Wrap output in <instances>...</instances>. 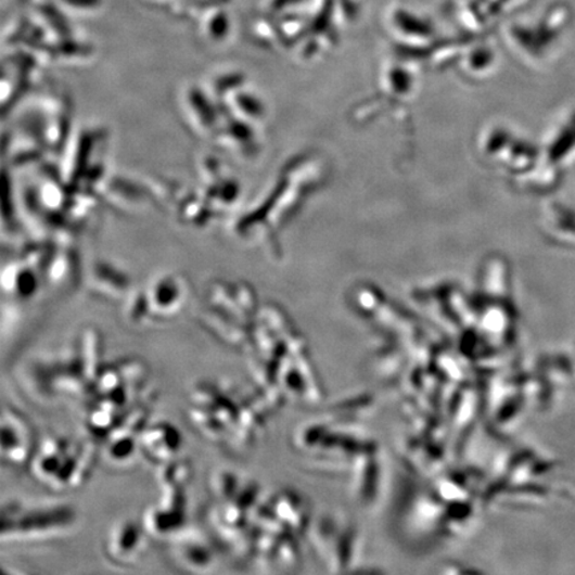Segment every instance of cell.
<instances>
[{
  "instance_id": "277c9868",
  "label": "cell",
  "mask_w": 575,
  "mask_h": 575,
  "mask_svg": "<svg viewBox=\"0 0 575 575\" xmlns=\"http://www.w3.org/2000/svg\"><path fill=\"white\" fill-rule=\"evenodd\" d=\"M76 522L75 510L66 503L11 501L3 504L2 542L44 541L64 536Z\"/></svg>"
},
{
  "instance_id": "52a82bcc",
  "label": "cell",
  "mask_w": 575,
  "mask_h": 575,
  "mask_svg": "<svg viewBox=\"0 0 575 575\" xmlns=\"http://www.w3.org/2000/svg\"><path fill=\"white\" fill-rule=\"evenodd\" d=\"M145 527L133 520H125L110 531L105 539L104 551L111 562L117 566H131L144 551Z\"/></svg>"
},
{
  "instance_id": "8992f818",
  "label": "cell",
  "mask_w": 575,
  "mask_h": 575,
  "mask_svg": "<svg viewBox=\"0 0 575 575\" xmlns=\"http://www.w3.org/2000/svg\"><path fill=\"white\" fill-rule=\"evenodd\" d=\"M161 500L149 509L144 518L145 532L155 537H169L183 529L186 496L181 488H162Z\"/></svg>"
},
{
  "instance_id": "9c48e42d",
  "label": "cell",
  "mask_w": 575,
  "mask_h": 575,
  "mask_svg": "<svg viewBox=\"0 0 575 575\" xmlns=\"http://www.w3.org/2000/svg\"><path fill=\"white\" fill-rule=\"evenodd\" d=\"M181 445L183 438L178 427L168 422H156L146 426L140 437V451L149 457V460L162 465L178 459Z\"/></svg>"
},
{
  "instance_id": "5b68a950",
  "label": "cell",
  "mask_w": 575,
  "mask_h": 575,
  "mask_svg": "<svg viewBox=\"0 0 575 575\" xmlns=\"http://www.w3.org/2000/svg\"><path fill=\"white\" fill-rule=\"evenodd\" d=\"M37 446L28 421L13 407H4L2 413L3 463L14 468L27 465L31 462Z\"/></svg>"
},
{
  "instance_id": "30bf717a",
  "label": "cell",
  "mask_w": 575,
  "mask_h": 575,
  "mask_svg": "<svg viewBox=\"0 0 575 575\" xmlns=\"http://www.w3.org/2000/svg\"><path fill=\"white\" fill-rule=\"evenodd\" d=\"M190 462L175 459L163 463L162 471L158 472V485L162 488H181L186 489L191 478Z\"/></svg>"
},
{
  "instance_id": "6da1fadb",
  "label": "cell",
  "mask_w": 575,
  "mask_h": 575,
  "mask_svg": "<svg viewBox=\"0 0 575 575\" xmlns=\"http://www.w3.org/2000/svg\"><path fill=\"white\" fill-rule=\"evenodd\" d=\"M245 393L231 385L219 386L204 383L196 386L190 397V418L199 431L213 442L233 443L234 446L248 444L246 424L252 421L251 405H246Z\"/></svg>"
},
{
  "instance_id": "ba28073f",
  "label": "cell",
  "mask_w": 575,
  "mask_h": 575,
  "mask_svg": "<svg viewBox=\"0 0 575 575\" xmlns=\"http://www.w3.org/2000/svg\"><path fill=\"white\" fill-rule=\"evenodd\" d=\"M173 560L187 572L205 573L213 571L216 555L213 545L197 532H178L174 534L171 549Z\"/></svg>"
},
{
  "instance_id": "3957f363",
  "label": "cell",
  "mask_w": 575,
  "mask_h": 575,
  "mask_svg": "<svg viewBox=\"0 0 575 575\" xmlns=\"http://www.w3.org/2000/svg\"><path fill=\"white\" fill-rule=\"evenodd\" d=\"M95 462V445L91 439L50 436L37 446L29 465L40 484L54 490L79 488Z\"/></svg>"
},
{
  "instance_id": "7a4b0ae2",
  "label": "cell",
  "mask_w": 575,
  "mask_h": 575,
  "mask_svg": "<svg viewBox=\"0 0 575 575\" xmlns=\"http://www.w3.org/2000/svg\"><path fill=\"white\" fill-rule=\"evenodd\" d=\"M101 338L93 331H85L72 345L49 360L35 362L39 388L52 397L90 396L101 373ZM42 396V397H43Z\"/></svg>"
}]
</instances>
